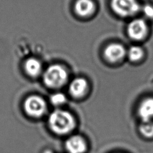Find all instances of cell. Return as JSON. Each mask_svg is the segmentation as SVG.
I'll use <instances>...</instances> for the list:
<instances>
[{"label":"cell","mask_w":153,"mask_h":153,"mask_svg":"<svg viewBox=\"0 0 153 153\" xmlns=\"http://www.w3.org/2000/svg\"><path fill=\"white\" fill-rule=\"evenodd\" d=\"M95 10V5L92 0H77L75 4L76 14L82 17L91 15Z\"/></svg>","instance_id":"cell-10"},{"label":"cell","mask_w":153,"mask_h":153,"mask_svg":"<svg viewBox=\"0 0 153 153\" xmlns=\"http://www.w3.org/2000/svg\"><path fill=\"white\" fill-rule=\"evenodd\" d=\"M66 97L62 93H57L52 94L51 99H50L51 103L55 106H59V105L64 104L66 102Z\"/></svg>","instance_id":"cell-14"},{"label":"cell","mask_w":153,"mask_h":153,"mask_svg":"<svg viewBox=\"0 0 153 153\" xmlns=\"http://www.w3.org/2000/svg\"><path fill=\"white\" fill-rule=\"evenodd\" d=\"M139 133L146 140L153 139V121L142 122L139 127Z\"/></svg>","instance_id":"cell-12"},{"label":"cell","mask_w":153,"mask_h":153,"mask_svg":"<svg viewBox=\"0 0 153 153\" xmlns=\"http://www.w3.org/2000/svg\"><path fill=\"white\" fill-rule=\"evenodd\" d=\"M143 49L138 46L131 47L128 51L129 59L132 62H138L143 57Z\"/></svg>","instance_id":"cell-13"},{"label":"cell","mask_w":153,"mask_h":153,"mask_svg":"<svg viewBox=\"0 0 153 153\" xmlns=\"http://www.w3.org/2000/svg\"><path fill=\"white\" fill-rule=\"evenodd\" d=\"M128 33L131 39L136 41L143 39L147 33V25L145 21L141 19H136L129 24Z\"/></svg>","instance_id":"cell-6"},{"label":"cell","mask_w":153,"mask_h":153,"mask_svg":"<svg viewBox=\"0 0 153 153\" xmlns=\"http://www.w3.org/2000/svg\"><path fill=\"white\" fill-rule=\"evenodd\" d=\"M47 121L48 127L52 133L66 138L72 134L76 126V120L72 113L62 109L53 111Z\"/></svg>","instance_id":"cell-1"},{"label":"cell","mask_w":153,"mask_h":153,"mask_svg":"<svg viewBox=\"0 0 153 153\" xmlns=\"http://www.w3.org/2000/svg\"><path fill=\"white\" fill-rule=\"evenodd\" d=\"M25 68L26 73L32 77H36L40 75L43 70L41 63L35 58H29L26 60Z\"/></svg>","instance_id":"cell-11"},{"label":"cell","mask_w":153,"mask_h":153,"mask_svg":"<svg viewBox=\"0 0 153 153\" xmlns=\"http://www.w3.org/2000/svg\"><path fill=\"white\" fill-rule=\"evenodd\" d=\"M111 5L113 11L122 17L135 15L140 9L137 0H111Z\"/></svg>","instance_id":"cell-4"},{"label":"cell","mask_w":153,"mask_h":153,"mask_svg":"<svg viewBox=\"0 0 153 153\" xmlns=\"http://www.w3.org/2000/svg\"><path fill=\"white\" fill-rule=\"evenodd\" d=\"M138 115L142 122L153 120V98H147L141 102L138 108Z\"/></svg>","instance_id":"cell-8"},{"label":"cell","mask_w":153,"mask_h":153,"mask_svg":"<svg viewBox=\"0 0 153 153\" xmlns=\"http://www.w3.org/2000/svg\"><path fill=\"white\" fill-rule=\"evenodd\" d=\"M111 153H127V152H123V151H115V152H112Z\"/></svg>","instance_id":"cell-16"},{"label":"cell","mask_w":153,"mask_h":153,"mask_svg":"<svg viewBox=\"0 0 153 153\" xmlns=\"http://www.w3.org/2000/svg\"><path fill=\"white\" fill-rule=\"evenodd\" d=\"M68 78L67 71L62 65L54 64L47 68L43 74V81L47 86L57 88L66 83Z\"/></svg>","instance_id":"cell-2"},{"label":"cell","mask_w":153,"mask_h":153,"mask_svg":"<svg viewBox=\"0 0 153 153\" xmlns=\"http://www.w3.org/2000/svg\"><path fill=\"white\" fill-rule=\"evenodd\" d=\"M144 16H146L147 18H153V7L150 5H146L142 8Z\"/></svg>","instance_id":"cell-15"},{"label":"cell","mask_w":153,"mask_h":153,"mask_svg":"<svg viewBox=\"0 0 153 153\" xmlns=\"http://www.w3.org/2000/svg\"><path fill=\"white\" fill-rule=\"evenodd\" d=\"M88 88L87 81L83 78H77L72 81L69 86V92L71 95L76 98L84 95Z\"/></svg>","instance_id":"cell-9"},{"label":"cell","mask_w":153,"mask_h":153,"mask_svg":"<svg viewBox=\"0 0 153 153\" xmlns=\"http://www.w3.org/2000/svg\"><path fill=\"white\" fill-rule=\"evenodd\" d=\"M25 111L33 117H40L45 113L47 104L41 97L33 95L28 97L24 104Z\"/></svg>","instance_id":"cell-5"},{"label":"cell","mask_w":153,"mask_h":153,"mask_svg":"<svg viewBox=\"0 0 153 153\" xmlns=\"http://www.w3.org/2000/svg\"><path fill=\"white\" fill-rule=\"evenodd\" d=\"M104 54L107 60L115 63L123 59L126 54V50L120 44L112 43L105 48Z\"/></svg>","instance_id":"cell-7"},{"label":"cell","mask_w":153,"mask_h":153,"mask_svg":"<svg viewBox=\"0 0 153 153\" xmlns=\"http://www.w3.org/2000/svg\"><path fill=\"white\" fill-rule=\"evenodd\" d=\"M65 153H88L90 146L85 137L72 134L65 138L64 143Z\"/></svg>","instance_id":"cell-3"}]
</instances>
